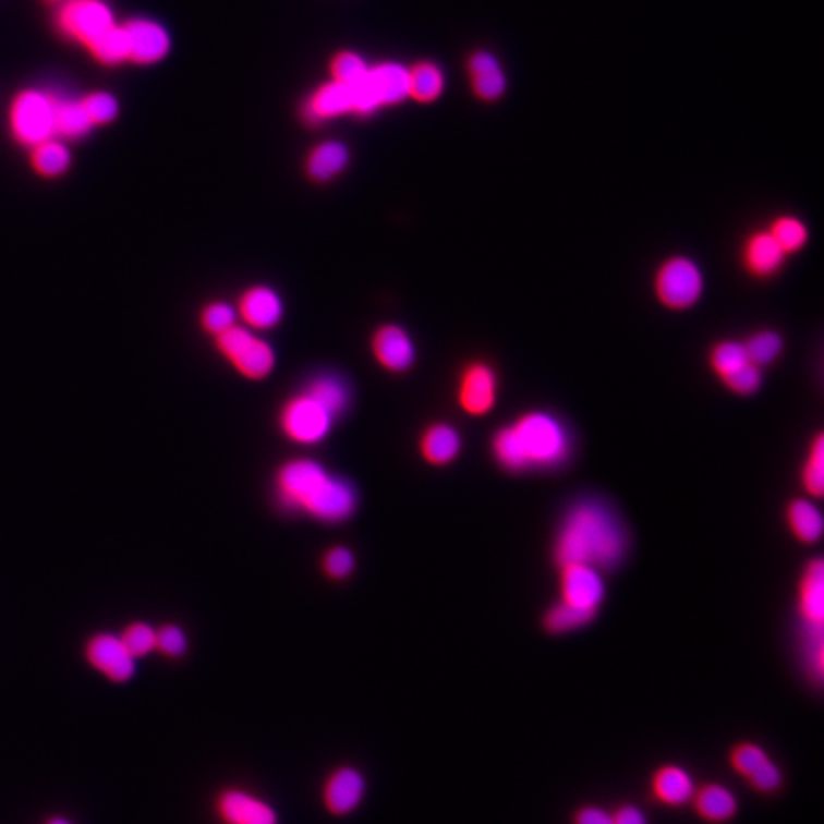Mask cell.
<instances>
[{"label":"cell","instance_id":"1","mask_svg":"<svg viewBox=\"0 0 824 824\" xmlns=\"http://www.w3.org/2000/svg\"><path fill=\"white\" fill-rule=\"evenodd\" d=\"M626 537L617 519L602 504L580 502L568 511L556 541V559L562 565L601 568L616 565L625 555Z\"/></svg>","mask_w":824,"mask_h":824},{"label":"cell","instance_id":"2","mask_svg":"<svg viewBox=\"0 0 824 824\" xmlns=\"http://www.w3.org/2000/svg\"><path fill=\"white\" fill-rule=\"evenodd\" d=\"M278 498L286 507L324 522H341L356 509V492L316 461H289L277 475Z\"/></svg>","mask_w":824,"mask_h":824},{"label":"cell","instance_id":"3","mask_svg":"<svg viewBox=\"0 0 824 824\" xmlns=\"http://www.w3.org/2000/svg\"><path fill=\"white\" fill-rule=\"evenodd\" d=\"M492 446L499 464L519 472L562 463L570 450V440L555 415L532 411L499 429Z\"/></svg>","mask_w":824,"mask_h":824},{"label":"cell","instance_id":"4","mask_svg":"<svg viewBox=\"0 0 824 824\" xmlns=\"http://www.w3.org/2000/svg\"><path fill=\"white\" fill-rule=\"evenodd\" d=\"M705 280L701 267L684 255L664 259L656 269L654 292L658 303L670 311H687L700 303Z\"/></svg>","mask_w":824,"mask_h":824},{"label":"cell","instance_id":"5","mask_svg":"<svg viewBox=\"0 0 824 824\" xmlns=\"http://www.w3.org/2000/svg\"><path fill=\"white\" fill-rule=\"evenodd\" d=\"M353 112L368 117L381 106H396L410 98V72L399 63H381L369 68L361 83L351 86Z\"/></svg>","mask_w":824,"mask_h":824},{"label":"cell","instance_id":"6","mask_svg":"<svg viewBox=\"0 0 824 824\" xmlns=\"http://www.w3.org/2000/svg\"><path fill=\"white\" fill-rule=\"evenodd\" d=\"M216 338L217 349L246 379L263 380L274 372L277 356L272 346L251 328L235 324Z\"/></svg>","mask_w":824,"mask_h":824},{"label":"cell","instance_id":"7","mask_svg":"<svg viewBox=\"0 0 824 824\" xmlns=\"http://www.w3.org/2000/svg\"><path fill=\"white\" fill-rule=\"evenodd\" d=\"M57 99L40 90H25L11 107V129L19 143L36 147L56 137Z\"/></svg>","mask_w":824,"mask_h":824},{"label":"cell","instance_id":"8","mask_svg":"<svg viewBox=\"0 0 824 824\" xmlns=\"http://www.w3.org/2000/svg\"><path fill=\"white\" fill-rule=\"evenodd\" d=\"M334 422L330 411L305 391L289 399L280 412L282 433L300 445L323 441L330 433Z\"/></svg>","mask_w":824,"mask_h":824},{"label":"cell","instance_id":"9","mask_svg":"<svg viewBox=\"0 0 824 824\" xmlns=\"http://www.w3.org/2000/svg\"><path fill=\"white\" fill-rule=\"evenodd\" d=\"M84 658L114 684H124L136 674L137 659L130 654L117 633L98 632L89 637L84 644Z\"/></svg>","mask_w":824,"mask_h":824},{"label":"cell","instance_id":"10","mask_svg":"<svg viewBox=\"0 0 824 824\" xmlns=\"http://www.w3.org/2000/svg\"><path fill=\"white\" fill-rule=\"evenodd\" d=\"M60 28L89 46L114 25L112 10L102 0H68L59 14Z\"/></svg>","mask_w":824,"mask_h":824},{"label":"cell","instance_id":"11","mask_svg":"<svg viewBox=\"0 0 824 824\" xmlns=\"http://www.w3.org/2000/svg\"><path fill=\"white\" fill-rule=\"evenodd\" d=\"M498 396V377L486 362H472L463 369L458 384V402L468 414L481 417L494 410Z\"/></svg>","mask_w":824,"mask_h":824},{"label":"cell","instance_id":"12","mask_svg":"<svg viewBox=\"0 0 824 824\" xmlns=\"http://www.w3.org/2000/svg\"><path fill=\"white\" fill-rule=\"evenodd\" d=\"M562 568V602L594 614L605 597V582L601 570L583 564L565 565Z\"/></svg>","mask_w":824,"mask_h":824},{"label":"cell","instance_id":"13","mask_svg":"<svg viewBox=\"0 0 824 824\" xmlns=\"http://www.w3.org/2000/svg\"><path fill=\"white\" fill-rule=\"evenodd\" d=\"M216 814L223 824H277L274 808L240 788L223 789L216 799Z\"/></svg>","mask_w":824,"mask_h":824},{"label":"cell","instance_id":"14","mask_svg":"<svg viewBox=\"0 0 824 824\" xmlns=\"http://www.w3.org/2000/svg\"><path fill=\"white\" fill-rule=\"evenodd\" d=\"M372 349L377 364L391 373L408 372L417 356L411 336L397 324H385L377 328L373 335Z\"/></svg>","mask_w":824,"mask_h":824},{"label":"cell","instance_id":"15","mask_svg":"<svg viewBox=\"0 0 824 824\" xmlns=\"http://www.w3.org/2000/svg\"><path fill=\"white\" fill-rule=\"evenodd\" d=\"M240 318L254 331L272 330L284 316V304L277 290L269 286H252L244 290L237 307Z\"/></svg>","mask_w":824,"mask_h":824},{"label":"cell","instance_id":"16","mask_svg":"<svg viewBox=\"0 0 824 824\" xmlns=\"http://www.w3.org/2000/svg\"><path fill=\"white\" fill-rule=\"evenodd\" d=\"M365 796V778L353 766H341L327 777L323 800L334 815H347L361 804Z\"/></svg>","mask_w":824,"mask_h":824},{"label":"cell","instance_id":"17","mask_svg":"<svg viewBox=\"0 0 824 824\" xmlns=\"http://www.w3.org/2000/svg\"><path fill=\"white\" fill-rule=\"evenodd\" d=\"M788 255L768 229L751 232L742 246L743 267L755 278H770L784 267Z\"/></svg>","mask_w":824,"mask_h":824},{"label":"cell","instance_id":"18","mask_svg":"<svg viewBox=\"0 0 824 824\" xmlns=\"http://www.w3.org/2000/svg\"><path fill=\"white\" fill-rule=\"evenodd\" d=\"M130 41V59L135 63L150 64L162 60L170 51V37L159 23L136 19L124 25Z\"/></svg>","mask_w":824,"mask_h":824},{"label":"cell","instance_id":"19","mask_svg":"<svg viewBox=\"0 0 824 824\" xmlns=\"http://www.w3.org/2000/svg\"><path fill=\"white\" fill-rule=\"evenodd\" d=\"M652 792L664 807L682 808L692 803L696 784L692 774L681 765L659 766L652 776Z\"/></svg>","mask_w":824,"mask_h":824},{"label":"cell","instance_id":"20","mask_svg":"<svg viewBox=\"0 0 824 824\" xmlns=\"http://www.w3.org/2000/svg\"><path fill=\"white\" fill-rule=\"evenodd\" d=\"M351 112H353V90L351 86L335 82V80L313 92L312 97L303 107L305 121L311 124L334 120Z\"/></svg>","mask_w":824,"mask_h":824},{"label":"cell","instance_id":"21","mask_svg":"<svg viewBox=\"0 0 824 824\" xmlns=\"http://www.w3.org/2000/svg\"><path fill=\"white\" fill-rule=\"evenodd\" d=\"M692 804L704 822L720 824L730 822L739 811L738 797L728 786L710 781L696 788Z\"/></svg>","mask_w":824,"mask_h":824},{"label":"cell","instance_id":"22","mask_svg":"<svg viewBox=\"0 0 824 824\" xmlns=\"http://www.w3.org/2000/svg\"><path fill=\"white\" fill-rule=\"evenodd\" d=\"M472 76V89L484 101H495L506 94L507 76L501 64L492 52L478 51L469 60Z\"/></svg>","mask_w":824,"mask_h":824},{"label":"cell","instance_id":"23","mask_svg":"<svg viewBox=\"0 0 824 824\" xmlns=\"http://www.w3.org/2000/svg\"><path fill=\"white\" fill-rule=\"evenodd\" d=\"M799 609L809 629L823 628L824 567L820 559L809 562L800 582Z\"/></svg>","mask_w":824,"mask_h":824},{"label":"cell","instance_id":"24","mask_svg":"<svg viewBox=\"0 0 824 824\" xmlns=\"http://www.w3.org/2000/svg\"><path fill=\"white\" fill-rule=\"evenodd\" d=\"M350 150L339 141H324L308 153L305 173L315 182H328L338 178L349 167Z\"/></svg>","mask_w":824,"mask_h":824},{"label":"cell","instance_id":"25","mask_svg":"<svg viewBox=\"0 0 824 824\" xmlns=\"http://www.w3.org/2000/svg\"><path fill=\"white\" fill-rule=\"evenodd\" d=\"M422 456L427 463L445 465L452 463L461 450V437L456 427L446 423H435L427 427L420 441Z\"/></svg>","mask_w":824,"mask_h":824},{"label":"cell","instance_id":"26","mask_svg":"<svg viewBox=\"0 0 824 824\" xmlns=\"http://www.w3.org/2000/svg\"><path fill=\"white\" fill-rule=\"evenodd\" d=\"M408 72H410L411 98L420 102H431L440 97L445 89V75L437 64L422 61L408 69Z\"/></svg>","mask_w":824,"mask_h":824},{"label":"cell","instance_id":"27","mask_svg":"<svg viewBox=\"0 0 824 824\" xmlns=\"http://www.w3.org/2000/svg\"><path fill=\"white\" fill-rule=\"evenodd\" d=\"M788 522L792 533L800 541L812 544L822 537L823 517L814 502L807 499H797L791 502L788 509Z\"/></svg>","mask_w":824,"mask_h":824},{"label":"cell","instance_id":"28","mask_svg":"<svg viewBox=\"0 0 824 824\" xmlns=\"http://www.w3.org/2000/svg\"><path fill=\"white\" fill-rule=\"evenodd\" d=\"M87 48L95 59L106 64H118L130 59V41L124 26H110Z\"/></svg>","mask_w":824,"mask_h":824},{"label":"cell","instance_id":"29","mask_svg":"<svg viewBox=\"0 0 824 824\" xmlns=\"http://www.w3.org/2000/svg\"><path fill=\"white\" fill-rule=\"evenodd\" d=\"M768 232L774 237L778 246L785 251V254L791 255L803 250L809 240V229L803 220L796 216H778L771 221Z\"/></svg>","mask_w":824,"mask_h":824},{"label":"cell","instance_id":"30","mask_svg":"<svg viewBox=\"0 0 824 824\" xmlns=\"http://www.w3.org/2000/svg\"><path fill=\"white\" fill-rule=\"evenodd\" d=\"M69 166H71V153L66 145L57 141L56 137L33 147V167L36 168L37 173L46 178H56L63 174Z\"/></svg>","mask_w":824,"mask_h":824},{"label":"cell","instance_id":"31","mask_svg":"<svg viewBox=\"0 0 824 824\" xmlns=\"http://www.w3.org/2000/svg\"><path fill=\"white\" fill-rule=\"evenodd\" d=\"M746 346L739 341H720L710 351V366L720 381L750 364Z\"/></svg>","mask_w":824,"mask_h":824},{"label":"cell","instance_id":"32","mask_svg":"<svg viewBox=\"0 0 824 824\" xmlns=\"http://www.w3.org/2000/svg\"><path fill=\"white\" fill-rule=\"evenodd\" d=\"M92 122L87 117L82 101H60L56 106V136L75 140L86 135L92 129Z\"/></svg>","mask_w":824,"mask_h":824},{"label":"cell","instance_id":"33","mask_svg":"<svg viewBox=\"0 0 824 824\" xmlns=\"http://www.w3.org/2000/svg\"><path fill=\"white\" fill-rule=\"evenodd\" d=\"M313 399L318 400L326 410L330 411V414L341 415L346 408L349 407V388L343 384L341 379H336L334 376L318 377L308 385L305 389Z\"/></svg>","mask_w":824,"mask_h":824},{"label":"cell","instance_id":"34","mask_svg":"<svg viewBox=\"0 0 824 824\" xmlns=\"http://www.w3.org/2000/svg\"><path fill=\"white\" fill-rule=\"evenodd\" d=\"M743 346L750 361L763 368L776 362L780 356L784 351V339L777 331L759 330L743 341Z\"/></svg>","mask_w":824,"mask_h":824},{"label":"cell","instance_id":"35","mask_svg":"<svg viewBox=\"0 0 824 824\" xmlns=\"http://www.w3.org/2000/svg\"><path fill=\"white\" fill-rule=\"evenodd\" d=\"M801 481L809 494L812 496H822L824 490V437L823 434H816L811 446L807 460H804L803 471H801Z\"/></svg>","mask_w":824,"mask_h":824},{"label":"cell","instance_id":"36","mask_svg":"<svg viewBox=\"0 0 824 824\" xmlns=\"http://www.w3.org/2000/svg\"><path fill=\"white\" fill-rule=\"evenodd\" d=\"M593 616L594 614L575 608L570 603L559 602L548 609L544 623L549 632L564 633L574 631L580 626L586 625Z\"/></svg>","mask_w":824,"mask_h":824},{"label":"cell","instance_id":"37","mask_svg":"<svg viewBox=\"0 0 824 824\" xmlns=\"http://www.w3.org/2000/svg\"><path fill=\"white\" fill-rule=\"evenodd\" d=\"M120 639L136 659L156 651V629L145 621H133L122 629Z\"/></svg>","mask_w":824,"mask_h":824},{"label":"cell","instance_id":"38","mask_svg":"<svg viewBox=\"0 0 824 824\" xmlns=\"http://www.w3.org/2000/svg\"><path fill=\"white\" fill-rule=\"evenodd\" d=\"M368 69L365 60L354 52H339L331 60L330 66L331 76H334L335 82L347 84V86H354V84L361 83L365 78Z\"/></svg>","mask_w":824,"mask_h":824},{"label":"cell","instance_id":"39","mask_svg":"<svg viewBox=\"0 0 824 824\" xmlns=\"http://www.w3.org/2000/svg\"><path fill=\"white\" fill-rule=\"evenodd\" d=\"M770 755L758 743L743 742L732 748L730 763L732 770L742 777H750L759 766L768 761Z\"/></svg>","mask_w":824,"mask_h":824},{"label":"cell","instance_id":"40","mask_svg":"<svg viewBox=\"0 0 824 824\" xmlns=\"http://www.w3.org/2000/svg\"><path fill=\"white\" fill-rule=\"evenodd\" d=\"M237 318H239L237 308L232 307L231 304L217 301V303L206 305L204 312H202V326L208 334L219 336L234 327Z\"/></svg>","mask_w":824,"mask_h":824},{"label":"cell","instance_id":"41","mask_svg":"<svg viewBox=\"0 0 824 824\" xmlns=\"http://www.w3.org/2000/svg\"><path fill=\"white\" fill-rule=\"evenodd\" d=\"M156 651L168 656L179 658L189 651V639L181 626L163 625L156 629Z\"/></svg>","mask_w":824,"mask_h":824},{"label":"cell","instance_id":"42","mask_svg":"<svg viewBox=\"0 0 824 824\" xmlns=\"http://www.w3.org/2000/svg\"><path fill=\"white\" fill-rule=\"evenodd\" d=\"M82 105L92 124H107L118 114L117 98L106 92L90 94L89 97L83 99Z\"/></svg>","mask_w":824,"mask_h":824},{"label":"cell","instance_id":"43","mask_svg":"<svg viewBox=\"0 0 824 824\" xmlns=\"http://www.w3.org/2000/svg\"><path fill=\"white\" fill-rule=\"evenodd\" d=\"M725 387L739 396H751L762 387V368L750 362L723 381Z\"/></svg>","mask_w":824,"mask_h":824},{"label":"cell","instance_id":"44","mask_svg":"<svg viewBox=\"0 0 824 824\" xmlns=\"http://www.w3.org/2000/svg\"><path fill=\"white\" fill-rule=\"evenodd\" d=\"M747 780L758 792H776L784 785V773H781L780 766L776 762L768 759Z\"/></svg>","mask_w":824,"mask_h":824},{"label":"cell","instance_id":"45","mask_svg":"<svg viewBox=\"0 0 824 824\" xmlns=\"http://www.w3.org/2000/svg\"><path fill=\"white\" fill-rule=\"evenodd\" d=\"M324 568L331 578L342 579L351 574L354 568L353 553L349 548H331L324 557Z\"/></svg>","mask_w":824,"mask_h":824},{"label":"cell","instance_id":"46","mask_svg":"<svg viewBox=\"0 0 824 824\" xmlns=\"http://www.w3.org/2000/svg\"><path fill=\"white\" fill-rule=\"evenodd\" d=\"M572 824H613V811L597 804H585L574 812Z\"/></svg>","mask_w":824,"mask_h":824},{"label":"cell","instance_id":"47","mask_svg":"<svg viewBox=\"0 0 824 824\" xmlns=\"http://www.w3.org/2000/svg\"><path fill=\"white\" fill-rule=\"evenodd\" d=\"M613 824H649V820L643 809L633 803H625L613 811Z\"/></svg>","mask_w":824,"mask_h":824},{"label":"cell","instance_id":"48","mask_svg":"<svg viewBox=\"0 0 824 824\" xmlns=\"http://www.w3.org/2000/svg\"><path fill=\"white\" fill-rule=\"evenodd\" d=\"M45 824H74L69 819H64V816L56 815L51 816V819L46 820Z\"/></svg>","mask_w":824,"mask_h":824},{"label":"cell","instance_id":"49","mask_svg":"<svg viewBox=\"0 0 824 824\" xmlns=\"http://www.w3.org/2000/svg\"><path fill=\"white\" fill-rule=\"evenodd\" d=\"M51 2H60V0H51Z\"/></svg>","mask_w":824,"mask_h":824}]
</instances>
